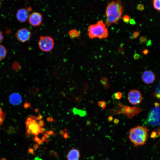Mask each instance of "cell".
<instances>
[{
  "label": "cell",
  "mask_w": 160,
  "mask_h": 160,
  "mask_svg": "<svg viewBox=\"0 0 160 160\" xmlns=\"http://www.w3.org/2000/svg\"><path fill=\"white\" fill-rule=\"evenodd\" d=\"M43 143V141H42V140H40L38 142V143L39 145H42V143Z\"/></svg>",
  "instance_id": "cell-39"
},
{
  "label": "cell",
  "mask_w": 160,
  "mask_h": 160,
  "mask_svg": "<svg viewBox=\"0 0 160 160\" xmlns=\"http://www.w3.org/2000/svg\"><path fill=\"white\" fill-rule=\"evenodd\" d=\"M42 117L41 115H40L37 117L36 119L37 120H39L42 119Z\"/></svg>",
  "instance_id": "cell-36"
},
{
  "label": "cell",
  "mask_w": 160,
  "mask_h": 160,
  "mask_svg": "<svg viewBox=\"0 0 160 160\" xmlns=\"http://www.w3.org/2000/svg\"><path fill=\"white\" fill-rule=\"evenodd\" d=\"M34 140L35 141L38 142V141H39L40 140V139L38 137V136H36L34 138Z\"/></svg>",
  "instance_id": "cell-34"
},
{
  "label": "cell",
  "mask_w": 160,
  "mask_h": 160,
  "mask_svg": "<svg viewBox=\"0 0 160 160\" xmlns=\"http://www.w3.org/2000/svg\"><path fill=\"white\" fill-rule=\"evenodd\" d=\"M27 131L28 135L31 134L38 135L40 133L41 127L37 122L36 119L33 117L28 118L26 122Z\"/></svg>",
  "instance_id": "cell-5"
},
{
  "label": "cell",
  "mask_w": 160,
  "mask_h": 160,
  "mask_svg": "<svg viewBox=\"0 0 160 160\" xmlns=\"http://www.w3.org/2000/svg\"><path fill=\"white\" fill-rule=\"evenodd\" d=\"M149 51L147 49H145V50H144L143 51V53L144 54H145V55H147V54L148 53H149Z\"/></svg>",
  "instance_id": "cell-30"
},
{
  "label": "cell",
  "mask_w": 160,
  "mask_h": 160,
  "mask_svg": "<svg viewBox=\"0 0 160 160\" xmlns=\"http://www.w3.org/2000/svg\"><path fill=\"white\" fill-rule=\"evenodd\" d=\"M113 120V118L112 116H110L108 118V120L109 121L111 122Z\"/></svg>",
  "instance_id": "cell-37"
},
{
  "label": "cell",
  "mask_w": 160,
  "mask_h": 160,
  "mask_svg": "<svg viewBox=\"0 0 160 160\" xmlns=\"http://www.w3.org/2000/svg\"><path fill=\"white\" fill-rule=\"evenodd\" d=\"M64 137L65 138H67L68 137V135L67 133H65L64 135Z\"/></svg>",
  "instance_id": "cell-41"
},
{
  "label": "cell",
  "mask_w": 160,
  "mask_h": 160,
  "mask_svg": "<svg viewBox=\"0 0 160 160\" xmlns=\"http://www.w3.org/2000/svg\"><path fill=\"white\" fill-rule=\"evenodd\" d=\"M127 99L132 104L137 105L141 103L143 99L142 96L139 91L137 90H132L128 93Z\"/></svg>",
  "instance_id": "cell-8"
},
{
  "label": "cell",
  "mask_w": 160,
  "mask_h": 160,
  "mask_svg": "<svg viewBox=\"0 0 160 160\" xmlns=\"http://www.w3.org/2000/svg\"><path fill=\"white\" fill-rule=\"evenodd\" d=\"M159 104L158 102H155L154 103V106H155V108H157L159 107Z\"/></svg>",
  "instance_id": "cell-35"
},
{
  "label": "cell",
  "mask_w": 160,
  "mask_h": 160,
  "mask_svg": "<svg viewBox=\"0 0 160 160\" xmlns=\"http://www.w3.org/2000/svg\"><path fill=\"white\" fill-rule=\"evenodd\" d=\"M4 119L3 117L0 116V125H2Z\"/></svg>",
  "instance_id": "cell-32"
},
{
  "label": "cell",
  "mask_w": 160,
  "mask_h": 160,
  "mask_svg": "<svg viewBox=\"0 0 160 160\" xmlns=\"http://www.w3.org/2000/svg\"><path fill=\"white\" fill-rule=\"evenodd\" d=\"M114 96L115 99L119 100L122 98V95L120 92H118L115 94Z\"/></svg>",
  "instance_id": "cell-19"
},
{
  "label": "cell",
  "mask_w": 160,
  "mask_h": 160,
  "mask_svg": "<svg viewBox=\"0 0 160 160\" xmlns=\"http://www.w3.org/2000/svg\"><path fill=\"white\" fill-rule=\"evenodd\" d=\"M3 40V36L2 32L0 31V44L2 42Z\"/></svg>",
  "instance_id": "cell-24"
},
{
  "label": "cell",
  "mask_w": 160,
  "mask_h": 160,
  "mask_svg": "<svg viewBox=\"0 0 160 160\" xmlns=\"http://www.w3.org/2000/svg\"><path fill=\"white\" fill-rule=\"evenodd\" d=\"M123 10V5L120 1H113L109 3L106 11L105 25L109 26L113 24H118Z\"/></svg>",
  "instance_id": "cell-1"
},
{
  "label": "cell",
  "mask_w": 160,
  "mask_h": 160,
  "mask_svg": "<svg viewBox=\"0 0 160 160\" xmlns=\"http://www.w3.org/2000/svg\"><path fill=\"white\" fill-rule=\"evenodd\" d=\"M140 35V33L138 31H135L133 33L132 38L133 39L137 38Z\"/></svg>",
  "instance_id": "cell-22"
},
{
  "label": "cell",
  "mask_w": 160,
  "mask_h": 160,
  "mask_svg": "<svg viewBox=\"0 0 160 160\" xmlns=\"http://www.w3.org/2000/svg\"><path fill=\"white\" fill-rule=\"evenodd\" d=\"M153 6L154 8L158 11L160 10L159 0H154L153 1Z\"/></svg>",
  "instance_id": "cell-17"
},
{
  "label": "cell",
  "mask_w": 160,
  "mask_h": 160,
  "mask_svg": "<svg viewBox=\"0 0 160 160\" xmlns=\"http://www.w3.org/2000/svg\"><path fill=\"white\" fill-rule=\"evenodd\" d=\"M151 42L150 41H149L148 42V43H147V45H149V44H150V45L151 44Z\"/></svg>",
  "instance_id": "cell-44"
},
{
  "label": "cell",
  "mask_w": 160,
  "mask_h": 160,
  "mask_svg": "<svg viewBox=\"0 0 160 160\" xmlns=\"http://www.w3.org/2000/svg\"><path fill=\"white\" fill-rule=\"evenodd\" d=\"M39 148L38 145L37 144H35L33 146V148L35 150H37Z\"/></svg>",
  "instance_id": "cell-31"
},
{
  "label": "cell",
  "mask_w": 160,
  "mask_h": 160,
  "mask_svg": "<svg viewBox=\"0 0 160 160\" xmlns=\"http://www.w3.org/2000/svg\"><path fill=\"white\" fill-rule=\"evenodd\" d=\"M45 137H43L42 140V141H45Z\"/></svg>",
  "instance_id": "cell-43"
},
{
  "label": "cell",
  "mask_w": 160,
  "mask_h": 160,
  "mask_svg": "<svg viewBox=\"0 0 160 160\" xmlns=\"http://www.w3.org/2000/svg\"><path fill=\"white\" fill-rule=\"evenodd\" d=\"M140 57V55L138 54H135L134 56V58L135 59H138Z\"/></svg>",
  "instance_id": "cell-28"
},
{
  "label": "cell",
  "mask_w": 160,
  "mask_h": 160,
  "mask_svg": "<svg viewBox=\"0 0 160 160\" xmlns=\"http://www.w3.org/2000/svg\"><path fill=\"white\" fill-rule=\"evenodd\" d=\"M98 105L102 109H104L106 107V102L103 101L99 102L98 103Z\"/></svg>",
  "instance_id": "cell-20"
},
{
  "label": "cell",
  "mask_w": 160,
  "mask_h": 160,
  "mask_svg": "<svg viewBox=\"0 0 160 160\" xmlns=\"http://www.w3.org/2000/svg\"><path fill=\"white\" fill-rule=\"evenodd\" d=\"M141 79L144 83L149 84L154 82L156 79V76L152 71L146 70L143 73Z\"/></svg>",
  "instance_id": "cell-10"
},
{
  "label": "cell",
  "mask_w": 160,
  "mask_h": 160,
  "mask_svg": "<svg viewBox=\"0 0 160 160\" xmlns=\"http://www.w3.org/2000/svg\"><path fill=\"white\" fill-rule=\"evenodd\" d=\"M29 152L31 154H34V150L33 149H31V148L30 147L28 150Z\"/></svg>",
  "instance_id": "cell-26"
},
{
  "label": "cell",
  "mask_w": 160,
  "mask_h": 160,
  "mask_svg": "<svg viewBox=\"0 0 160 160\" xmlns=\"http://www.w3.org/2000/svg\"><path fill=\"white\" fill-rule=\"evenodd\" d=\"M79 151L75 149L71 150L67 155L68 160H79Z\"/></svg>",
  "instance_id": "cell-13"
},
{
  "label": "cell",
  "mask_w": 160,
  "mask_h": 160,
  "mask_svg": "<svg viewBox=\"0 0 160 160\" xmlns=\"http://www.w3.org/2000/svg\"><path fill=\"white\" fill-rule=\"evenodd\" d=\"M31 35L32 33L29 29L26 28H23L16 32L15 36L19 41L24 43L29 41Z\"/></svg>",
  "instance_id": "cell-7"
},
{
  "label": "cell",
  "mask_w": 160,
  "mask_h": 160,
  "mask_svg": "<svg viewBox=\"0 0 160 160\" xmlns=\"http://www.w3.org/2000/svg\"><path fill=\"white\" fill-rule=\"evenodd\" d=\"M130 19V17L129 16L125 15L124 16L123 21L126 24L129 23V22Z\"/></svg>",
  "instance_id": "cell-18"
},
{
  "label": "cell",
  "mask_w": 160,
  "mask_h": 160,
  "mask_svg": "<svg viewBox=\"0 0 160 160\" xmlns=\"http://www.w3.org/2000/svg\"><path fill=\"white\" fill-rule=\"evenodd\" d=\"M7 51L6 47L0 44V60L5 58L6 56Z\"/></svg>",
  "instance_id": "cell-14"
},
{
  "label": "cell",
  "mask_w": 160,
  "mask_h": 160,
  "mask_svg": "<svg viewBox=\"0 0 160 160\" xmlns=\"http://www.w3.org/2000/svg\"><path fill=\"white\" fill-rule=\"evenodd\" d=\"M149 124L152 125L157 126L160 124V106L153 108L150 111L147 118Z\"/></svg>",
  "instance_id": "cell-6"
},
{
  "label": "cell",
  "mask_w": 160,
  "mask_h": 160,
  "mask_svg": "<svg viewBox=\"0 0 160 160\" xmlns=\"http://www.w3.org/2000/svg\"><path fill=\"white\" fill-rule=\"evenodd\" d=\"M157 136V134L156 132H153L151 134V137L152 138H155Z\"/></svg>",
  "instance_id": "cell-29"
},
{
  "label": "cell",
  "mask_w": 160,
  "mask_h": 160,
  "mask_svg": "<svg viewBox=\"0 0 160 160\" xmlns=\"http://www.w3.org/2000/svg\"><path fill=\"white\" fill-rule=\"evenodd\" d=\"M68 34L70 38L73 39L79 37L81 35V33L77 29H73L69 32Z\"/></svg>",
  "instance_id": "cell-15"
},
{
  "label": "cell",
  "mask_w": 160,
  "mask_h": 160,
  "mask_svg": "<svg viewBox=\"0 0 160 160\" xmlns=\"http://www.w3.org/2000/svg\"><path fill=\"white\" fill-rule=\"evenodd\" d=\"M137 8L140 11H142L144 9V6L143 5L139 4Z\"/></svg>",
  "instance_id": "cell-23"
},
{
  "label": "cell",
  "mask_w": 160,
  "mask_h": 160,
  "mask_svg": "<svg viewBox=\"0 0 160 160\" xmlns=\"http://www.w3.org/2000/svg\"><path fill=\"white\" fill-rule=\"evenodd\" d=\"M88 34L91 39L99 38L102 39L107 38L109 33L105 24L102 21H99L97 23L89 26Z\"/></svg>",
  "instance_id": "cell-3"
},
{
  "label": "cell",
  "mask_w": 160,
  "mask_h": 160,
  "mask_svg": "<svg viewBox=\"0 0 160 160\" xmlns=\"http://www.w3.org/2000/svg\"><path fill=\"white\" fill-rule=\"evenodd\" d=\"M42 19V16L41 13L34 12L29 15L28 20L29 23L32 26H38L41 25Z\"/></svg>",
  "instance_id": "cell-9"
},
{
  "label": "cell",
  "mask_w": 160,
  "mask_h": 160,
  "mask_svg": "<svg viewBox=\"0 0 160 160\" xmlns=\"http://www.w3.org/2000/svg\"><path fill=\"white\" fill-rule=\"evenodd\" d=\"M149 131L147 127L141 126L133 128L129 131V139L135 147L143 145L148 139Z\"/></svg>",
  "instance_id": "cell-2"
},
{
  "label": "cell",
  "mask_w": 160,
  "mask_h": 160,
  "mask_svg": "<svg viewBox=\"0 0 160 160\" xmlns=\"http://www.w3.org/2000/svg\"><path fill=\"white\" fill-rule=\"evenodd\" d=\"M29 13L28 10L25 8H22L19 9L16 13V18L20 23H23L28 20Z\"/></svg>",
  "instance_id": "cell-11"
},
{
  "label": "cell",
  "mask_w": 160,
  "mask_h": 160,
  "mask_svg": "<svg viewBox=\"0 0 160 160\" xmlns=\"http://www.w3.org/2000/svg\"><path fill=\"white\" fill-rule=\"evenodd\" d=\"M129 22L132 25H134L136 24L135 20L133 19H130Z\"/></svg>",
  "instance_id": "cell-27"
},
{
  "label": "cell",
  "mask_w": 160,
  "mask_h": 160,
  "mask_svg": "<svg viewBox=\"0 0 160 160\" xmlns=\"http://www.w3.org/2000/svg\"><path fill=\"white\" fill-rule=\"evenodd\" d=\"M140 42L142 44H145L147 42V39L145 37H142L140 39Z\"/></svg>",
  "instance_id": "cell-21"
},
{
  "label": "cell",
  "mask_w": 160,
  "mask_h": 160,
  "mask_svg": "<svg viewBox=\"0 0 160 160\" xmlns=\"http://www.w3.org/2000/svg\"><path fill=\"white\" fill-rule=\"evenodd\" d=\"M0 116L3 117V113L2 109L0 108Z\"/></svg>",
  "instance_id": "cell-33"
},
{
  "label": "cell",
  "mask_w": 160,
  "mask_h": 160,
  "mask_svg": "<svg viewBox=\"0 0 160 160\" xmlns=\"http://www.w3.org/2000/svg\"><path fill=\"white\" fill-rule=\"evenodd\" d=\"M47 132L48 134L49 135H52L54 134L53 132L52 131H50L49 132L47 131Z\"/></svg>",
  "instance_id": "cell-40"
},
{
  "label": "cell",
  "mask_w": 160,
  "mask_h": 160,
  "mask_svg": "<svg viewBox=\"0 0 160 160\" xmlns=\"http://www.w3.org/2000/svg\"><path fill=\"white\" fill-rule=\"evenodd\" d=\"M54 45L53 39L49 36H41L38 42L40 49L44 52H49L51 51Z\"/></svg>",
  "instance_id": "cell-4"
},
{
  "label": "cell",
  "mask_w": 160,
  "mask_h": 160,
  "mask_svg": "<svg viewBox=\"0 0 160 160\" xmlns=\"http://www.w3.org/2000/svg\"><path fill=\"white\" fill-rule=\"evenodd\" d=\"M44 122L43 120H40L39 121V126L41 127H42L44 125Z\"/></svg>",
  "instance_id": "cell-25"
},
{
  "label": "cell",
  "mask_w": 160,
  "mask_h": 160,
  "mask_svg": "<svg viewBox=\"0 0 160 160\" xmlns=\"http://www.w3.org/2000/svg\"><path fill=\"white\" fill-rule=\"evenodd\" d=\"M108 160L106 159V160Z\"/></svg>",
  "instance_id": "cell-47"
},
{
  "label": "cell",
  "mask_w": 160,
  "mask_h": 160,
  "mask_svg": "<svg viewBox=\"0 0 160 160\" xmlns=\"http://www.w3.org/2000/svg\"><path fill=\"white\" fill-rule=\"evenodd\" d=\"M35 160H42L41 159H40L39 158H35Z\"/></svg>",
  "instance_id": "cell-45"
},
{
  "label": "cell",
  "mask_w": 160,
  "mask_h": 160,
  "mask_svg": "<svg viewBox=\"0 0 160 160\" xmlns=\"http://www.w3.org/2000/svg\"><path fill=\"white\" fill-rule=\"evenodd\" d=\"M0 160H6V158H3L0 159Z\"/></svg>",
  "instance_id": "cell-46"
},
{
  "label": "cell",
  "mask_w": 160,
  "mask_h": 160,
  "mask_svg": "<svg viewBox=\"0 0 160 160\" xmlns=\"http://www.w3.org/2000/svg\"><path fill=\"white\" fill-rule=\"evenodd\" d=\"M9 101L11 104L17 105L21 103L22 101V99L19 94L17 93H14L10 95Z\"/></svg>",
  "instance_id": "cell-12"
},
{
  "label": "cell",
  "mask_w": 160,
  "mask_h": 160,
  "mask_svg": "<svg viewBox=\"0 0 160 160\" xmlns=\"http://www.w3.org/2000/svg\"><path fill=\"white\" fill-rule=\"evenodd\" d=\"M74 114L75 115H78L81 117H84L86 115V112L83 110L74 108L73 110Z\"/></svg>",
  "instance_id": "cell-16"
},
{
  "label": "cell",
  "mask_w": 160,
  "mask_h": 160,
  "mask_svg": "<svg viewBox=\"0 0 160 160\" xmlns=\"http://www.w3.org/2000/svg\"><path fill=\"white\" fill-rule=\"evenodd\" d=\"M119 122V120L118 119H116L114 120V122L115 124H118Z\"/></svg>",
  "instance_id": "cell-38"
},
{
  "label": "cell",
  "mask_w": 160,
  "mask_h": 160,
  "mask_svg": "<svg viewBox=\"0 0 160 160\" xmlns=\"http://www.w3.org/2000/svg\"><path fill=\"white\" fill-rule=\"evenodd\" d=\"M44 136H45V137H46L47 138H48V137H49V135H47V134H44Z\"/></svg>",
  "instance_id": "cell-42"
}]
</instances>
